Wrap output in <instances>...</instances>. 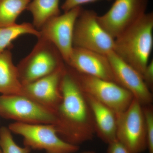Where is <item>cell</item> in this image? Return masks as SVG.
Returning a JSON list of instances; mask_svg holds the SVG:
<instances>
[{"instance_id":"obj_1","label":"cell","mask_w":153,"mask_h":153,"mask_svg":"<svg viewBox=\"0 0 153 153\" xmlns=\"http://www.w3.org/2000/svg\"><path fill=\"white\" fill-rule=\"evenodd\" d=\"M60 88L61 100L55 110L54 125L62 139L79 146L92 140L95 130L85 94L66 64Z\"/></svg>"},{"instance_id":"obj_2","label":"cell","mask_w":153,"mask_h":153,"mask_svg":"<svg viewBox=\"0 0 153 153\" xmlns=\"http://www.w3.org/2000/svg\"><path fill=\"white\" fill-rule=\"evenodd\" d=\"M153 32V13H146L114 40V51L141 75L149 62Z\"/></svg>"},{"instance_id":"obj_3","label":"cell","mask_w":153,"mask_h":153,"mask_svg":"<svg viewBox=\"0 0 153 153\" xmlns=\"http://www.w3.org/2000/svg\"><path fill=\"white\" fill-rule=\"evenodd\" d=\"M31 52L17 66L22 85L51 74L65 64L63 57L51 42L42 38Z\"/></svg>"},{"instance_id":"obj_4","label":"cell","mask_w":153,"mask_h":153,"mask_svg":"<svg viewBox=\"0 0 153 153\" xmlns=\"http://www.w3.org/2000/svg\"><path fill=\"white\" fill-rule=\"evenodd\" d=\"M8 128L11 132L23 137L25 146L31 149L44 150L47 153H72L79 149V146L62 139L54 125L15 122Z\"/></svg>"},{"instance_id":"obj_5","label":"cell","mask_w":153,"mask_h":153,"mask_svg":"<svg viewBox=\"0 0 153 153\" xmlns=\"http://www.w3.org/2000/svg\"><path fill=\"white\" fill-rule=\"evenodd\" d=\"M68 67L85 94L108 107L116 114L126 110L134 99L131 92L116 82L81 74Z\"/></svg>"},{"instance_id":"obj_6","label":"cell","mask_w":153,"mask_h":153,"mask_svg":"<svg viewBox=\"0 0 153 153\" xmlns=\"http://www.w3.org/2000/svg\"><path fill=\"white\" fill-rule=\"evenodd\" d=\"M98 16L94 11L82 9L74 25L73 47L106 55L114 51V39L99 24Z\"/></svg>"},{"instance_id":"obj_7","label":"cell","mask_w":153,"mask_h":153,"mask_svg":"<svg viewBox=\"0 0 153 153\" xmlns=\"http://www.w3.org/2000/svg\"><path fill=\"white\" fill-rule=\"evenodd\" d=\"M0 116L16 122L55 125V112L22 94L0 96Z\"/></svg>"},{"instance_id":"obj_8","label":"cell","mask_w":153,"mask_h":153,"mask_svg":"<svg viewBox=\"0 0 153 153\" xmlns=\"http://www.w3.org/2000/svg\"><path fill=\"white\" fill-rule=\"evenodd\" d=\"M116 114L117 140L131 153L146 150V134L142 105L134 98L126 110Z\"/></svg>"},{"instance_id":"obj_9","label":"cell","mask_w":153,"mask_h":153,"mask_svg":"<svg viewBox=\"0 0 153 153\" xmlns=\"http://www.w3.org/2000/svg\"><path fill=\"white\" fill-rule=\"evenodd\" d=\"M149 0H115L105 13L97 21L113 39L117 38L146 12Z\"/></svg>"},{"instance_id":"obj_10","label":"cell","mask_w":153,"mask_h":153,"mask_svg":"<svg viewBox=\"0 0 153 153\" xmlns=\"http://www.w3.org/2000/svg\"><path fill=\"white\" fill-rule=\"evenodd\" d=\"M82 8L78 7L64 12L45 22L38 30L42 38L56 47L65 63L68 62L73 48L74 25Z\"/></svg>"},{"instance_id":"obj_11","label":"cell","mask_w":153,"mask_h":153,"mask_svg":"<svg viewBox=\"0 0 153 153\" xmlns=\"http://www.w3.org/2000/svg\"><path fill=\"white\" fill-rule=\"evenodd\" d=\"M115 82L131 92L142 105L152 104L153 94L144 81L142 76L133 67L120 58L114 51L106 55Z\"/></svg>"},{"instance_id":"obj_12","label":"cell","mask_w":153,"mask_h":153,"mask_svg":"<svg viewBox=\"0 0 153 153\" xmlns=\"http://www.w3.org/2000/svg\"><path fill=\"white\" fill-rule=\"evenodd\" d=\"M65 67L66 63L51 74L22 85L21 94L55 112L61 101L60 82Z\"/></svg>"},{"instance_id":"obj_13","label":"cell","mask_w":153,"mask_h":153,"mask_svg":"<svg viewBox=\"0 0 153 153\" xmlns=\"http://www.w3.org/2000/svg\"><path fill=\"white\" fill-rule=\"evenodd\" d=\"M66 64L81 74L116 82L106 55L88 49L73 47L69 60Z\"/></svg>"},{"instance_id":"obj_14","label":"cell","mask_w":153,"mask_h":153,"mask_svg":"<svg viewBox=\"0 0 153 153\" xmlns=\"http://www.w3.org/2000/svg\"><path fill=\"white\" fill-rule=\"evenodd\" d=\"M85 95L93 117L95 134L108 144L117 139L116 113L90 96Z\"/></svg>"},{"instance_id":"obj_15","label":"cell","mask_w":153,"mask_h":153,"mask_svg":"<svg viewBox=\"0 0 153 153\" xmlns=\"http://www.w3.org/2000/svg\"><path fill=\"white\" fill-rule=\"evenodd\" d=\"M22 86L10 50L6 49L0 52V94H21Z\"/></svg>"},{"instance_id":"obj_16","label":"cell","mask_w":153,"mask_h":153,"mask_svg":"<svg viewBox=\"0 0 153 153\" xmlns=\"http://www.w3.org/2000/svg\"><path fill=\"white\" fill-rule=\"evenodd\" d=\"M60 0H31L27 10L32 14L33 25L39 30L49 19L60 15Z\"/></svg>"},{"instance_id":"obj_17","label":"cell","mask_w":153,"mask_h":153,"mask_svg":"<svg viewBox=\"0 0 153 153\" xmlns=\"http://www.w3.org/2000/svg\"><path fill=\"white\" fill-rule=\"evenodd\" d=\"M25 35L40 36V33L32 24L24 22L7 27H0V52L10 49L13 41L20 36Z\"/></svg>"},{"instance_id":"obj_18","label":"cell","mask_w":153,"mask_h":153,"mask_svg":"<svg viewBox=\"0 0 153 153\" xmlns=\"http://www.w3.org/2000/svg\"><path fill=\"white\" fill-rule=\"evenodd\" d=\"M30 0H0V27L16 24L18 17L27 10Z\"/></svg>"},{"instance_id":"obj_19","label":"cell","mask_w":153,"mask_h":153,"mask_svg":"<svg viewBox=\"0 0 153 153\" xmlns=\"http://www.w3.org/2000/svg\"><path fill=\"white\" fill-rule=\"evenodd\" d=\"M12 133L8 127L0 128V147L2 153H30L31 149L28 147H21L13 138Z\"/></svg>"},{"instance_id":"obj_20","label":"cell","mask_w":153,"mask_h":153,"mask_svg":"<svg viewBox=\"0 0 153 153\" xmlns=\"http://www.w3.org/2000/svg\"><path fill=\"white\" fill-rule=\"evenodd\" d=\"M144 117L147 149L153 153V107L152 104L142 105Z\"/></svg>"},{"instance_id":"obj_21","label":"cell","mask_w":153,"mask_h":153,"mask_svg":"<svg viewBox=\"0 0 153 153\" xmlns=\"http://www.w3.org/2000/svg\"><path fill=\"white\" fill-rule=\"evenodd\" d=\"M143 79L151 91L153 88V60L149 62L142 74Z\"/></svg>"},{"instance_id":"obj_22","label":"cell","mask_w":153,"mask_h":153,"mask_svg":"<svg viewBox=\"0 0 153 153\" xmlns=\"http://www.w3.org/2000/svg\"><path fill=\"white\" fill-rule=\"evenodd\" d=\"M100 0H65L61 8L64 12H67L84 4L94 2ZM110 1V0H107Z\"/></svg>"},{"instance_id":"obj_23","label":"cell","mask_w":153,"mask_h":153,"mask_svg":"<svg viewBox=\"0 0 153 153\" xmlns=\"http://www.w3.org/2000/svg\"><path fill=\"white\" fill-rule=\"evenodd\" d=\"M107 153H131L117 140L108 143Z\"/></svg>"},{"instance_id":"obj_24","label":"cell","mask_w":153,"mask_h":153,"mask_svg":"<svg viewBox=\"0 0 153 153\" xmlns=\"http://www.w3.org/2000/svg\"><path fill=\"white\" fill-rule=\"evenodd\" d=\"M82 153H96L95 152H94V151H87V152H83Z\"/></svg>"},{"instance_id":"obj_25","label":"cell","mask_w":153,"mask_h":153,"mask_svg":"<svg viewBox=\"0 0 153 153\" xmlns=\"http://www.w3.org/2000/svg\"><path fill=\"white\" fill-rule=\"evenodd\" d=\"M0 153H1V147H0Z\"/></svg>"},{"instance_id":"obj_26","label":"cell","mask_w":153,"mask_h":153,"mask_svg":"<svg viewBox=\"0 0 153 153\" xmlns=\"http://www.w3.org/2000/svg\"><path fill=\"white\" fill-rule=\"evenodd\" d=\"M30 1H31V0H30Z\"/></svg>"}]
</instances>
